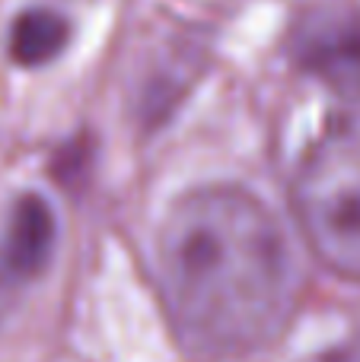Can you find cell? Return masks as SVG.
<instances>
[{"label": "cell", "instance_id": "1", "mask_svg": "<svg viewBox=\"0 0 360 362\" xmlns=\"http://www.w3.org/2000/svg\"><path fill=\"white\" fill-rule=\"evenodd\" d=\"M153 276L179 340L201 359L271 346L297 308V267L274 213L240 185L182 194L163 216Z\"/></svg>", "mask_w": 360, "mask_h": 362}, {"label": "cell", "instance_id": "2", "mask_svg": "<svg viewBox=\"0 0 360 362\" xmlns=\"http://www.w3.org/2000/svg\"><path fill=\"white\" fill-rule=\"evenodd\" d=\"M293 213L313 255L360 283V118H338L313 140L293 178Z\"/></svg>", "mask_w": 360, "mask_h": 362}, {"label": "cell", "instance_id": "3", "mask_svg": "<svg viewBox=\"0 0 360 362\" xmlns=\"http://www.w3.org/2000/svg\"><path fill=\"white\" fill-rule=\"evenodd\" d=\"M291 57L306 76L344 99H360V6L313 0L291 25Z\"/></svg>", "mask_w": 360, "mask_h": 362}, {"label": "cell", "instance_id": "4", "mask_svg": "<svg viewBox=\"0 0 360 362\" xmlns=\"http://www.w3.org/2000/svg\"><path fill=\"white\" fill-rule=\"evenodd\" d=\"M55 210L48 206V200L42 194H23L16 197L6 219V235H4V257L6 270L16 280H29L38 276L48 267L51 255H55Z\"/></svg>", "mask_w": 360, "mask_h": 362}, {"label": "cell", "instance_id": "5", "mask_svg": "<svg viewBox=\"0 0 360 362\" xmlns=\"http://www.w3.org/2000/svg\"><path fill=\"white\" fill-rule=\"evenodd\" d=\"M70 42V23L51 6H29L10 25V57L19 67H42L55 61Z\"/></svg>", "mask_w": 360, "mask_h": 362}, {"label": "cell", "instance_id": "6", "mask_svg": "<svg viewBox=\"0 0 360 362\" xmlns=\"http://www.w3.org/2000/svg\"><path fill=\"white\" fill-rule=\"evenodd\" d=\"M303 362H360V334L342 340L335 346H325V350H319L316 356H310Z\"/></svg>", "mask_w": 360, "mask_h": 362}]
</instances>
